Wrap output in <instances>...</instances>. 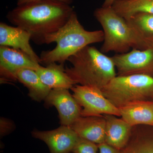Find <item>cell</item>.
<instances>
[{
  "label": "cell",
  "mask_w": 153,
  "mask_h": 153,
  "mask_svg": "<svg viewBox=\"0 0 153 153\" xmlns=\"http://www.w3.org/2000/svg\"><path fill=\"white\" fill-rule=\"evenodd\" d=\"M74 12L67 3L40 0L17 6L8 13L7 18L13 25L30 32L35 42L62 27Z\"/></svg>",
  "instance_id": "6da1fadb"
},
{
  "label": "cell",
  "mask_w": 153,
  "mask_h": 153,
  "mask_svg": "<svg viewBox=\"0 0 153 153\" xmlns=\"http://www.w3.org/2000/svg\"><path fill=\"white\" fill-rule=\"evenodd\" d=\"M121 153H153V134L140 130L139 126L133 127L130 138Z\"/></svg>",
  "instance_id": "ac0fdd59"
},
{
  "label": "cell",
  "mask_w": 153,
  "mask_h": 153,
  "mask_svg": "<svg viewBox=\"0 0 153 153\" xmlns=\"http://www.w3.org/2000/svg\"><path fill=\"white\" fill-rule=\"evenodd\" d=\"M104 116L106 120L105 143L121 150L128 142L133 127L116 116Z\"/></svg>",
  "instance_id": "4fadbf2b"
},
{
  "label": "cell",
  "mask_w": 153,
  "mask_h": 153,
  "mask_svg": "<svg viewBox=\"0 0 153 153\" xmlns=\"http://www.w3.org/2000/svg\"><path fill=\"white\" fill-rule=\"evenodd\" d=\"M94 16L102 27L103 43L100 51L122 54L130 49H145L153 47V42L143 38L112 7L97 9Z\"/></svg>",
  "instance_id": "277c9868"
},
{
  "label": "cell",
  "mask_w": 153,
  "mask_h": 153,
  "mask_svg": "<svg viewBox=\"0 0 153 153\" xmlns=\"http://www.w3.org/2000/svg\"><path fill=\"white\" fill-rule=\"evenodd\" d=\"M98 146L99 153H121V150L105 143L98 144Z\"/></svg>",
  "instance_id": "7402d4cb"
},
{
  "label": "cell",
  "mask_w": 153,
  "mask_h": 153,
  "mask_svg": "<svg viewBox=\"0 0 153 153\" xmlns=\"http://www.w3.org/2000/svg\"><path fill=\"white\" fill-rule=\"evenodd\" d=\"M119 109L122 118L131 126L153 127V101L136 102Z\"/></svg>",
  "instance_id": "5bb4252c"
},
{
  "label": "cell",
  "mask_w": 153,
  "mask_h": 153,
  "mask_svg": "<svg viewBox=\"0 0 153 153\" xmlns=\"http://www.w3.org/2000/svg\"><path fill=\"white\" fill-rule=\"evenodd\" d=\"M112 7L127 20L139 13L153 14V0H115Z\"/></svg>",
  "instance_id": "e0dca14e"
},
{
  "label": "cell",
  "mask_w": 153,
  "mask_h": 153,
  "mask_svg": "<svg viewBox=\"0 0 153 153\" xmlns=\"http://www.w3.org/2000/svg\"><path fill=\"white\" fill-rule=\"evenodd\" d=\"M44 100L47 105L56 108L61 125L71 126L81 117V107L68 89H52Z\"/></svg>",
  "instance_id": "30bf717a"
},
{
  "label": "cell",
  "mask_w": 153,
  "mask_h": 153,
  "mask_svg": "<svg viewBox=\"0 0 153 153\" xmlns=\"http://www.w3.org/2000/svg\"><path fill=\"white\" fill-rule=\"evenodd\" d=\"M32 134L46 144L50 153H71L79 138L70 126L63 125L53 130L34 131Z\"/></svg>",
  "instance_id": "9c48e42d"
},
{
  "label": "cell",
  "mask_w": 153,
  "mask_h": 153,
  "mask_svg": "<svg viewBox=\"0 0 153 153\" xmlns=\"http://www.w3.org/2000/svg\"><path fill=\"white\" fill-rule=\"evenodd\" d=\"M71 127L82 138L97 145L105 143L106 120L104 115L81 117Z\"/></svg>",
  "instance_id": "7c38bea8"
},
{
  "label": "cell",
  "mask_w": 153,
  "mask_h": 153,
  "mask_svg": "<svg viewBox=\"0 0 153 153\" xmlns=\"http://www.w3.org/2000/svg\"><path fill=\"white\" fill-rule=\"evenodd\" d=\"M41 66L21 50L0 46V74L4 79L16 81L17 74L25 68L36 71Z\"/></svg>",
  "instance_id": "ba28073f"
},
{
  "label": "cell",
  "mask_w": 153,
  "mask_h": 153,
  "mask_svg": "<svg viewBox=\"0 0 153 153\" xmlns=\"http://www.w3.org/2000/svg\"><path fill=\"white\" fill-rule=\"evenodd\" d=\"M71 64L65 71L75 85L101 89L117 75L112 57L93 46H86L68 58Z\"/></svg>",
  "instance_id": "3957f363"
},
{
  "label": "cell",
  "mask_w": 153,
  "mask_h": 153,
  "mask_svg": "<svg viewBox=\"0 0 153 153\" xmlns=\"http://www.w3.org/2000/svg\"><path fill=\"white\" fill-rule=\"evenodd\" d=\"M40 0H17V6L22 5L27 3L31 2L36 1ZM63 2L67 3L70 4L73 1V0H57Z\"/></svg>",
  "instance_id": "603a6c76"
},
{
  "label": "cell",
  "mask_w": 153,
  "mask_h": 153,
  "mask_svg": "<svg viewBox=\"0 0 153 153\" xmlns=\"http://www.w3.org/2000/svg\"><path fill=\"white\" fill-rule=\"evenodd\" d=\"M117 75L142 74L153 76V47L117 54L112 57Z\"/></svg>",
  "instance_id": "52a82bcc"
},
{
  "label": "cell",
  "mask_w": 153,
  "mask_h": 153,
  "mask_svg": "<svg viewBox=\"0 0 153 153\" xmlns=\"http://www.w3.org/2000/svg\"><path fill=\"white\" fill-rule=\"evenodd\" d=\"M73 97L81 108V117L113 115L120 117L119 109L105 96L101 89L91 86L74 85Z\"/></svg>",
  "instance_id": "8992f818"
},
{
  "label": "cell",
  "mask_w": 153,
  "mask_h": 153,
  "mask_svg": "<svg viewBox=\"0 0 153 153\" xmlns=\"http://www.w3.org/2000/svg\"><path fill=\"white\" fill-rule=\"evenodd\" d=\"M98 145L79 137L72 153H99Z\"/></svg>",
  "instance_id": "ffe728a7"
},
{
  "label": "cell",
  "mask_w": 153,
  "mask_h": 153,
  "mask_svg": "<svg viewBox=\"0 0 153 153\" xmlns=\"http://www.w3.org/2000/svg\"><path fill=\"white\" fill-rule=\"evenodd\" d=\"M102 30L89 31L85 30L78 20L75 12L67 23L55 32L43 36L35 41L37 44H57L54 49L43 51L40 57L41 63H64L66 60L86 46L102 42Z\"/></svg>",
  "instance_id": "7a4b0ae2"
},
{
  "label": "cell",
  "mask_w": 153,
  "mask_h": 153,
  "mask_svg": "<svg viewBox=\"0 0 153 153\" xmlns=\"http://www.w3.org/2000/svg\"><path fill=\"white\" fill-rule=\"evenodd\" d=\"M115 0H105L102 7H112Z\"/></svg>",
  "instance_id": "cb8c5ba5"
},
{
  "label": "cell",
  "mask_w": 153,
  "mask_h": 153,
  "mask_svg": "<svg viewBox=\"0 0 153 153\" xmlns=\"http://www.w3.org/2000/svg\"><path fill=\"white\" fill-rule=\"evenodd\" d=\"M32 35L20 27H14L5 23H0V45L12 47L25 52L34 61L41 63L40 57L34 52L30 41Z\"/></svg>",
  "instance_id": "8fae6325"
},
{
  "label": "cell",
  "mask_w": 153,
  "mask_h": 153,
  "mask_svg": "<svg viewBox=\"0 0 153 153\" xmlns=\"http://www.w3.org/2000/svg\"><path fill=\"white\" fill-rule=\"evenodd\" d=\"M36 71L41 81L51 89H71L75 85L66 74L64 63H50L46 67L41 66Z\"/></svg>",
  "instance_id": "9a60e30c"
},
{
  "label": "cell",
  "mask_w": 153,
  "mask_h": 153,
  "mask_svg": "<svg viewBox=\"0 0 153 153\" xmlns=\"http://www.w3.org/2000/svg\"><path fill=\"white\" fill-rule=\"evenodd\" d=\"M17 79L27 88L28 95L35 101L45 100L52 90L43 83L36 71L33 69L20 70L17 73Z\"/></svg>",
  "instance_id": "2e32d148"
},
{
  "label": "cell",
  "mask_w": 153,
  "mask_h": 153,
  "mask_svg": "<svg viewBox=\"0 0 153 153\" xmlns=\"http://www.w3.org/2000/svg\"><path fill=\"white\" fill-rule=\"evenodd\" d=\"M101 90L118 108L136 102L153 101V76L142 74L117 75Z\"/></svg>",
  "instance_id": "5b68a950"
},
{
  "label": "cell",
  "mask_w": 153,
  "mask_h": 153,
  "mask_svg": "<svg viewBox=\"0 0 153 153\" xmlns=\"http://www.w3.org/2000/svg\"><path fill=\"white\" fill-rule=\"evenodd\" d=\"M13 125L9 120L5 119H1V136H4L10 133L12 131Z\"/></svg>",
  "instance_id": "44dd1931"
},
{
  "label": "cell",
  "mask_w": 153,
  "mask_h": 153,
  "mask_svg": "<svg viewBox=\"0 0 153 153\" xmlns=\"http://www.w3.org/2000/svg\"><path fill=\"white\" fill-rule=\"evenodd\" d=\"M126 20L143 38L153 42V14L139 13Z\"/></svg>",
  "instance_id": "d6986e66"
}]
</instances>
